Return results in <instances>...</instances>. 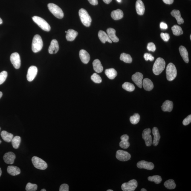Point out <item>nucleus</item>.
I'll list each match as a JSON object with an SVG mask.
<instances>
[{
	"label": "nucleus",
	"instance_id": "f257e3e1",
	"mask_svg": "<svg viewBox=\"0 0 191 191\" xmlns=\"http://www.w3.org/2000/svg\"><path fill=\"white\" fill-rule=\"evenodd\" d=\"M166 63L163 58L159 57L154 64L153 72L156 75H159L162 72L165 67Z\"/></svg>",
	"mask_w": 191,
	"mask_h": 191
},
{
	"label": "nucleus",
	"instance_id": "f03ea898",
	"mask_svg": "<svg viewBox=\"0 0 191 191\" xmlns=\"http://www.w3.org/2000/svg\"><path fill=\"white\" fill-rule=\"evenodd\" d=\"M43 45V42L40 36L38 34L35 35L32 43V49L33 52L36 53L40 51L42 49Z\"/></svg>",
	"mask_w": 191,
	"mask_h": 191
},
{
	"label": "nucleus",
	"instance_id": "7ed1b4c3",
	"mask_svg": "<svg viewBox=\"0 0 191 191\" xmlns=\"http://www.w3.org/2000/svg\"><path fill=\"white\" fill-rule=\"evenodd\" d=\"M79 14L82 24L86 27H89L91 25L92 19L86 10L83 8L79 10Z\"/></svg>",
	"mask_w": 191,
	"mask_h": 191
},
{
	"label": "nucleus",
	"instance_id": "20e7f679",
	"mask_svg": "<svg viewBox=\"0 0 191 191\" xmlns=\"http://www.w3.org/2000/svg\"><path fill=\"white\" fill-rule=\"evenodd\" d=\"M166 78L169 81H172L176 78L177 71L175 65L172 63L168 64L166 69Z\"/></svg>",
	"mask_w": 191,
	"mask_h": 191
},
{
	"label": "nucleus",
	"instance_id": "39448f33",
	"mask_svg": "<svg viewBox=\"0 0 191 191\" xmlns=\"http://www.w3.org/2000/svg\"><path fill=\"white\" fill-rule=\"evenodd\" d=\"M48 8L50 11L54 16L58 19H61L63 18L64 13L63 11L59 6L53 3H49Z\"/></svg>",
	"mask_w": 191,
	"mask_h": 191
},
{
	"label": "nucleus",
	"instance_id": "423d86ee",
	"mask_svg": "<svg viewBox=\"0 0 191 191\" xmlns=\"http://www.w3.org/2000/svg\"><path fill=\"white\" fill-rule=\"evenodd\" d=\"M32 19L34 22L36 23L43 30L47 32L50 31L51 30V27L45 20L37 16H33Z\"/></svg>",
	"mask_w": 191,
	"mask_h": 191
},
{
	"label": "nucleus",
	"instance_id": "0eeeda50",
	"mask_svg": "<svg viewBox=\"0 0 191 191\" xmlns=\"http://www.w3.org/2000/svg\"><path fill=\"white\" fill-rule=\"evenodd\" d=\"M32 162L34 166L38 169L44 170L48 167V165L45 162L39 157L34 156L32 158Z\"/></svg>",
	"mask_w": 191,
	"mask_h": 191
},
{
	"label": "nucleus",
	"instance_id": "6e6552de",
	"mask_svg": "<svg viewBox=\"0 0 191 191\" xmlns=\"http://www.w3.org/2000/svg\"><path fill=\"white\" fill-rule=\"evenodd\" d=\"M138 186L136 180H132L127 183H124L121 186L122 190L124 191H134Z\"/></svg>",
	"mask_w": 191,
	"mask_h": 191
},
{
	"label": "nucleus",
	"instance_id": "1a4fd4ad",
	"mask_svg": "<svg viewBox=\"0 0 191 191\" xmlns=\"http://www.w3.org/2000/svg\"><path fill=\"white\" fill-rule=\"evenodd\" d=\"M151 129L148 128L144 130L142 134V138L145 140L146 146H150L152 144V138L151 135Z\"/></svg>",
	"mask_w": 191,
	"mask_h": 191
},
{
	"label": "nucleus",
	"instance_id": "9d476101",
	"mask_svg": "<svg viewBox=\"0 0 191 191\" xmlns=\"http://www.w3.org/2000/svg\"><path fill=\"white\" fill-rule=\"evenodd\" d=\"M116 158L122 161H126L130 159L131 155L129 153L123 150H118L116 153Z\"/></svg>",
	"mask_w": 191,
	"mask_h": 191
},
{
	"label": "nucleus",
	"instance_id": "9b49d317",
	"mask_svg": "<svg viewBox=\"0 0 191 191\" xmlns=\"http://www.w3.org/2000/svg\"><path fill=\"white\" fill-rule=\"evenodd\" d=\"M11 62L13 67L16 69H18L21 66V59L20 55L17 53H12L10 56Z\"/></svg>",
	"mask_w": 191,
	"mask_h": 191
},
{
	"label": "nucleus",
	"instance_id": "f8f14e48",
	"mask_svg": "<svg viewBox=\"0 0 191 191\" xmlns=\"http://www.w3.org/2000/svg\"><path fill=\"white\" fill-rule=\"evenodd\" d=\"M38 73L37 67L35 66H31L29 67L27 72V78L29 82H32L36 77Z\"/></svg>",
	"mask_w": 191,
	"mask_h": 191
},
{
	"label": "nucleus",
	"instance_id": "ddd939ff",
	"mask_svg": "<svg viewBox=\"0 0 191 191\" xmlns=\"http://www.w3.org/2000/svg\"><path fill=\"white\" fill-rule=\"evenodd\" d=\"M143 78V75L140 72H136L133 75L132 79L134 83L140 88L142 86V80Z\"/></svg>",
	"mask_w": 191,
	"mask_h": 191
},
{
	"label": "nucleus",
	"instance_id": "4468645a",
	"mask_svg": "<svg viewBox=\"0 0 191 191\" xmlns=\"http://www.w3.org/2000/svg\"><path fill=\"white\" fill-rule=\"evenodd\" d=\"M137 166L139 169H144L150 170H152L154 167V165L152 163L144 160L139 161L137 163Z\"/></svg>",
	"mask_w": 191,
	"mask_h": 191
},
{
	"label": "nucleus",
	"instance_id": "2eb2a0df",
	"mask_svg": "<svg viewBox=\"0 0 191 191\" xmlns=\"http://www.w3.org/2000/svg\"><path fill=\"white\" fill-rule=\"evenodd\" d=\"M16 159V155L14 153L9 152L4 154L3 159L5 162L8 164H13Z\"/></svg>",
	"mask_w": 191,
	"mask_h": 191
},
{
	"label": "nucleus",
	"instance_id": "dca6fc26",
	"mask_svg": "<svg viewBox=\"0 0 191 191\" xmlns=\"http://www.w3.org/2000/svg\"><path fill=\"white\" fill-rule=\"evenodd\" d=\"M59 49V43L56 39L51 41L50 45L48 49L49 53L50 54L57 53Z\"/></svg>",
	"mask_w": 191,
	"mask_h": 191
},
{
	"label": "nucleus",
	"instance_id": "f3484780",
	"mask_svg": "<svg viewBox=\"0 0 191 191\" xmlns=\"http://www.w3.org/2000/svg\"><path fill=\"white\" fill-rule=\"evenodd\" d=\"M121 141L119 143V146L123 149H126L129 148L130 144L129 142V137L127 134H124L121 137Z\"/></svg>",
	"mask_w": 191,
	"mask_h": 191
},
{
	"label": "nucleus",
	"instance_id": "a211bd4d",
	"mask_svg": "<svg viewBox=\"0 0 191 191\" xmlns=\"http://www.w3.org/2000/svg\"><path fill=\"white\" fill-rule=\"evenodd\" d=\"M79 56L81 60L84 64L88 63L90 59L89 53L84 50L82 49L80 50L79 52Z\"/></svg>",
	"mask_w": 191,
	"mask_h": 191
},
{
	"label": "nucleus",
	"instance_id": "6ab92c4d",
	"mask_svg": "<svg viewBox=\"0 0 191 191\" xmlns=\"http://www.w3.org/2000/svg\"><path fill=\"white\" fill-rule=\"evenodd\" d=\"M136 9L137 14L142 15L145 12V6L141 0H137L136 3Z\"/></svg>",
	"mask_w": 191,
	"mask_h": 191
},
{
	"label": "nucleus",
	"instance_id": "aec40b11",
	"mask_svg": "<svg viewBox=\"0 0 191 191\" xmlns=\"http://www.w3.org/2000/svg\"><path fill=\"white\" fill-rule=\"evenodd\" d=\"M152 134L154 135V140H153V144L154 146H157L158 144L160 138V135L158 128L154 127L152 130Z\"/></svg>",
	"mask_w": 191,
	"mask_h": 191
},
{
	"label": "nucleus",
	"instance_id": "412c9836",
	"mask_svg": "<svg viewBox=\"0 0 191 191\" xmlns=\"http://www.w3.org/2000/svg\"><path fill=\"white\" fill-rule=\"evenodd\" d=\"M107 34L108 35L110 39L112 41V42L113 41V42L115 43L119 42V38L116 36L115 34V30L113 28H108L107 30Z\"/></svg>",
	"mask_w": 191,
	"mask_h": 191
},
{
	"label": "nucleus",
	"instance_id": "4be33fe9",
	"mask_svg": "<svg viewBox=\"0 0 191 191\" xmlns=\"http://www.w3.org/2000/svg\"><path fill=\"white\" fill-rule=\"evenodd\" d=\"M98 36L102 43L105 44L106 42H108L111 43H112V41L110 39L107 34L103 30H100L99 31L98 33Z\"/></svg>",
	"mask_w": 191,
	"mask_h": 191
},
{
	"label": "nucleus",
	"instance_id": "5701e85b",
	"mask_svg": "<svg viewBox=\"0 0 191 191\" xmlns=\"http://www.w3.org/2000/svg\"><path fill=\"white\" fill-rule=\"evenodd\" d=\"M142 86L147 91L152 90L154 88L153 82L150 79L147 78L144 79L142 81Z\"/></svg>",
	"mask_w": 191,
	"mask_h": 191
},
{
	"label": "nucleus",
	"instance_id": "b1692460",
	"mask_svg": "<svg viewBox=\"0 0 191 191\" xmlns=\"http://www.w3.org/2000/svg\"><path fill=\"white\" fill-rule=\"evenodd\" d=\"M173 106V103L171 101L166 100L163 102L162 105V109L164 111L171 112L172 111Z\"/></svg>",
	"mask_w": 191,
	"mask_h": 191
},
{
	"label": "nucleus",
	"instance_id": "393cba45",
	"mask_svg": "<svg viewBox=\"0 0 191 191\" xmlns=\"http://www.w3.org/2000/svg\"><path fill=\"white\" fill-rule=\"evenodd\" d=\"M78 33L77 31L72 29H69L66 33V38L68 41H73L76 39Z\"/></svg>",
	"mask_w": 191,
	"mask_h": 191
},
{
	"label": "nucleus",
	"instance_id": "a878e982",
	"mask_svg": "<svg viewBox=\"0 0 191 191\" xmlns=\"http://www.w3.org/2000/svg\"><path fill=\"white\" fill-rule=\"evenodd\" d=\"M7 172L10 175L13 176H16L20 173L21 170L17 166H9L7 167Z\"/></svg>",
	"mask_w": 191,
	"mask_h": 191
},
{
	"label": "nucleus",
	"instance_id": "bb28decb",
	"mask_svg": "<svg viewBox=\"0 0 191 191\" xmlns=\"http://www.w3.org/2000/svg\"><path fill=\"white\" fill-rule=\"evenodd\" d=\"M171 15L174 17L177 20V23L179 24H181L184 23V20L182 18L181 13L179 10H173L171 12Z\"/></svg>",
	"mask_w": 191,
	"mask_h": 191
},
{
	"label": "nucleus",
	"instance_id": "cd10ccee",
	"mask_svg": "<svg viewBox=\"0 0 191 191\" xmlns=\"http://www.w3.org/2000/svg\"><path fill=\"white\" fill-rule=\"evenodd\" d=\"M180 54L184 62L188 63L189 61L188 53L186 48L183 46H181L179 48Z\"/></svg>",
	"mask_w": 191,
	"mask_h": 191
},
{
	"label": "nucleus",
	"instance_id": "c85d7f7f",
	"mask_svg": "<svg viewBox=\"0 0 191 191\" xmlns=\"http://www.w3.org/2000/svg\"><path fill=\"white\" fill-rule=\"evenodd\" d=\"M111 16L113 19L115 20H120L123 18L124 16V13L121 10L118 9L113 11L111 13Z\"/></svg>",
	"mask_w": 191,
	"mask_h": 191
},
{
	"label": "nucleus",
	"instance_id": "c756f323",
	"mask_svg": "<svg viewBox=\"0 0 191 191\" xmlns=\"http://www.w3.org/2000/svg\"><path fill=\"white\" fill-rule=\"evenodd\" d=\"M93 68L94 71L97 73L102 72L103 68L100 61L99 59H96L93 62Z\"/></svg>",
	"mask_w": 191,
	"mask_h": 191
},
{
	"label": "nucleus",
	"instance_id": "7c9ffc66",
	"mask_svg": "<svg viewBox=\"0 0 191 191\" xmlns=\"http://www.w3.org/2000/svg\"><path fill=\"white\" fill-rule=\"evenodd\" d=\"M1 136L3 140L7 142H10L13 138V134L9 133L5 131H3L1 133Z\"/></svg>",
	"mask_w": 191,
	"mask_h": 191
},
{
	"label": "nucleus",
	"instance_id": "2f4dec72",
	"mask_svg": "<svg viewBox=\"0 0 191 191\" xmlns=\"http://www.w3.org/2000/svg\"><path fill=\"white\" fill-rule=\"evenodd\" d=\"M105 73L110 79H113L117 75V71L114 68L108 69L105 70Z\"/></svg>",
	"mask_w": 191,
	"mask_h": 191
},
{
	"label": "nucleus",
	"instance_id": "473e14b6",
	"mask_svg": "<svg viewBox=\"0 0 191 191\" xmlns=\"http://www.w3.org/2000/svg\"><path fill=\"white\" fill-rule=\"evenodd\" d=\"M120 59L126 63H131L132 61V59L130 55L123 53L120 55Z\"/></svg>",
	"mask_w": 191,
	"mask_h": 191
},
{
	"label": "nucleus",
	"instance_id": "72a5a7b5",
	"mask_svg": "<svg viewBox=\"0 0 191 191\" xmlns=\"http://www.w3.org/2000/svg\"><path fill=\"white\" fill-rule=\"evenodd\" d=\"M12 146L15 149L19 148L21 142V138L19 136H16L11 140Z\"/></svg>",
	"mask_w": 191,
	"mask_h": 191
},
{
	"label": "nucleus",
	"instance_id": "f704fd0d",
	"mask_svg": "<svg viewBox=\"0 0 191 191\" xmlns=\"http://www.w3.org/2000/svg\"><path fill=\"white\" fill-rule=\"evenodd\" d=\"M172 30L173 34L175 36H179L182 34L183 32L181 27L180 26L175 25L172 27Z\"/></svg>",
	"mask_w": 191,
	"mask_h": 191
},
{
	"label": "nucleus",
	"instance_id": "c9c22d12",
	"mask_svg": "<svg viewBox=\"0 0 191 191\" xmlns=\"http://www.w3.org/2000/svg\"><path fill=\"white\" fill-rule=\"evenodd\" d=\"M164 185L166 188L169 189H175L176 187L175 181L173 180L170 179L165 182Z\"/></svg>",
	"mask_w": 191,
	"mask_h": 191
},
{
	"label": "nucleus",
	"instance_id": "e433bc0d",
	"mask_svg": "<svg viewBox=\"0 0 191 191\" xmlns=\"http://www.w3.org/2000/svg\"><path fill=\"white\" fill-rule=\"evenodd\" d=\"M123 88L127 91L132 92L135 89V86L129 82H125L122 85Z\"/></svg>",
	"mask_w": 191,
	"mask_h": 191
},
{
	"label": "nucleus",
	"instance_id": "4c0bfd02",
	"mask_svg": "<svg viewBox=\"0 0 191 191\" xmlns=\"http://www.w3.org/2000/svg\"><path fill=\"white\" fill-rule=\"evenodd\" d=\"M148 181L151 182H153L155 184H159L162 181L161 177L159 175L149 176L148 177Z\"/></svg>",
	"mask_w": 191,
	"mask_h": 191
},
{
	"label": "nucleus",
	"instance_id": "58836bf2",
	"mask_svg": "<svg viewBox=\"0 0 191 191\" xmlns=\"http://www.w3.org/2000/svg\"><path fill=\"white\" fill-rule=\"evenodd\" d=\"M140 116L138 113L134 114L133 115L131 116L130 117V120L132 124H137L140 121Z\"/></svg>",
	"mask_w": 191,
	"mask_h": 191
},
{
	"label": "nucleus",
	"instance_id": "ea45409f",
	"mask_svg": "<svg viewBox=\"0 0 191 191\" xmlns=\"http://www.w3.org/2000/svg\"><path fill=\"white\" fill-rule=\"evenodd\" d=\"M37 185L28 183L26 186V190L27 191H36L37 190Z\"/></svg>",
	"mask_w": 191,
	"mask_h": 191
},
{
	"label": "nucleus",
	"instance_id": "a19ab883",
	"mask_svg": "<svg viewBox=\"0 0 191 191\" xmlns=\"http://www.w3.org/2000/svg\"><path fill=\"white\" fill-rule=\"evenodd\" d=\"M91 80L96 83H100L102 82V80L100 76L97 73H94L91 76Z\"/></svg>",
	"mask_w": 191,
	"mask_h": 191
},
{
	"label": "nucleus",
	"instance_id": "79ce46f5",
	"mask_svg": "<svg viewBox=\"0 0 191 191\" xmlns=\"http://www.w3.org/2000/svg\"><path fill=\"white\" fill-rule=\"evenodd\" d=\"M7 73L6 71H3L0 73V85L2 84L7 78Z\"/></svg>",
	"mask_w": 191,
	"mask_h": 191
},
{
	"label": "nucleus",
	"instance_id": "37998d69",
	"mask_svg": "<svg viewBox=\"0 0 191 191\" xmlns=\"http://www.w3.org/2000/svg\"><path fill=\"white\" fill-rule=\"evenodd\" d=\"M147 49L149 51L152 52L155 51L156 49L155 44L152 42L149 43L148 44Z\"/></svg>",
	"mask_w": 191,
	"mask_h": 191
},
{
	"label": "nucleus",
	"instance_id": "c03bdc74",
	"mask_svg": "<svg viewBox=\"0 0 191 191\" xmlns=\"http://www.w3.org/2000/svg\"><path fill=\"white\" fill-rule=\"evenodd\" d=\"M144 57L145 60L146 61L150 60L151 61L154 60V58L152 55L150 53H145L144 55Z\"/></svg>",
	"mask_w": 191,
	"mask_h": 191
},
{
	"label": "nucleus",
	"instance_id": "a18cd8bd",
	"mask_svg": "<svg viewBox=\"0 0 191 191\" xmlns=\"http://www.w3.org/2000/svg\"><path fill=\"white\" fill-rule=\"evenodd\" d=\"M160 36L163 40L165 42H168L170 38V36L169 34L167 33H161L160 34Z\"/></svg>",
	"mask_w": 191,
	"mask_h": 191
},
{
	"label": "nucleus",
	"instance_id": "49530a36",
	"mask_svg": "<svg viewBox=\"0 0 191 191\" xmlns=\"http://www.w3.org/2000/svg\"><path fill=\"white\" fill-rule=\"evenodd\" d=\"M191 122V115H189L187 117L184 119L183 121V124L185 126H186L189 124H190Z\"/></svg>",
	"mask_w": 191,
	"mask_h": 191
},
{
	"label": "nucleus",
	"instance_id": "de8ad7c7",
	"mask_svg": "<svg viewBox=\"0 0 191 191\" xmlns=\"http://www.w3.org/2000/svg\"><path fill=\"white\" fill-rule=\"evenodd\" d=\"M69 186L68 184H63L61 186L60 188H59V191H68Z\"/></svg>",
	"mask_w": 191,
	"mask_h": 191
},
{
	"label": "nucleus",
	"instance_id": "09e8293b",
	"mask_svg": "<svg viewBox=\"0 0 191 191\" xmlns=\"http://www.w3.org/2000/svg\"><path fill=\"white\" fill-rule=\"evenodd\" d=\"M160 27L163 30H166L167 29L168 26L167 24L163 22H162L160 24Z\"/></svg>",
	"mask_w": 191,
	"mask_h": 191
},
{
	"label": "nucleus",
	"instance_id": "8fccbe9b",
	"mask_svg": "<svg viewBox=\"0 0 191 191\" xmlns=\"http://www.w3.org/2000/svg\"><path fill=\"white\" fill-rule=\"evenodd\" d=\"M88 1L91 5H96L98 4V1L97 0H88Z\"/></svg>",
	"mask_w": 191,
	"mask_h": 191
},
{
	"label": "nucleus",
	"instance_id": "3c124183",
	"mask_svg": "<svg viewBox=\"0 0 191 191\" xmlns=\"http://www.w3.org/2000/svg\"><path fill=\"white\" fill-rule=\"evenodd\" d=\"M163 2L166 4H171L173 3L174 0H163Z\"/></svg>",
	"mask_w": 191,
	"mask_h": 191
},
{
	"label": "nucleus",
	"instance_id": "603ef678",
	"mask_svg": "<svg viewBox=\"0 0 191 191\" xmlns=\"http://www.w3.org/2000/svg\"><path fill=\"white\" fill-rule=\"evenodd\" d=\"M103 1L105 3L108 4H109L112 1V0H103Z\"/></svg>",
	"mask_w": 191,
	"mask_h": 191
},
{
	"label": "nucleus",
	"instance_id": "864d4df0",
	"mask_svg": "<svg viewBox=\"0 0 191 191\" xmlns=\"http://www.w3.org/2000/svg\"><path fill=\"white\" fill-rule=\"evenodd\" d=\"M2 95H3L2 92H0V99L1 98V97H2Z\"/></svg>",
	"mask_w": 191,
	"mask_h": 191
},
{
	"label": "nucleus",
	"instance_id": "5fc2aeb1",
	"mask_svg": "<svg viewBox=\"0 0 191 191\" xmlns=\"http://www.w3.org/2000/svg\"><path fill=\"white\" fill-rule=\"evenodd\" d=\"M3 23V21L2 19L0 18V24H2Z\"/></svg>",
	"mask_w": 191,
	"mask_h": 191
},
{
	"label": "nucleus",
	"instance_id": "6e6d98bb",
	"mask_svg": "<svg viewBox=\"0 0 191 191\" xmlns=\"http://www.w3.org/2000/svg\"><path fill=\"white\" fill-rule=\"evenodd\" d=\"M141 191H146L147 190H146V189H145L144 188H142L141 189Z\"/></svg>",
	"mask_w": 191,
	"mask_h": 191
},
{
	"label": "nucleus",
	"instance_id": "4d7b16f0",
	"mask_svg": "<svg viewBox=\"0 0 191 191\" xmlns=\"http://www.w3.org/2000/svg\"><path fill=\"white\" fill-rule=\"evenodd\" d=\"M1 174H2V171H1V168H0V177L1 176Z\"/></svg>",
	"mask_w": 191,
	"mask_h": 191
},
{
	"label": "nucleus",
	"instance_id": "13d9d810",
	"mask_svg": "<svg viewBox=\"0 0 191 191\" xmlns=\"http://www.w3.org/2000/svg\"><path fill=\"white\" fill-rule=\"evenodd\" d=\"M117 1L119 3H121V0H117Z\"/></svg>",
	"mask_w": 191,
	"mask_h": 191
},
{
	"label": "nucleus",
	"instance_id": "bf43d9fd",
	"mask_svg": "<svg viewBox=\"0 0 191 191\" xmlns=\"http://www.w3.org/2000/svg\"><path fill=\"white\" fill-rule=\"evenodd\" d=\"M41 191H46V190L45 189H42V190H41Z\"/></svg>",
	"mask_w": 191,
	"mask_h": 191
},
{
	"label": "nucleus",
	"instance_id": "052dcab7",
	"mask_svg": "<svg viewBox=\"0 0 191 191\" xmlns=\"http://www.w3.org/2000/svg\"><path fill=\"white\" fill-rule=\"evenodd\" d=\"M107 191H113V190H111V189H109V190H108Z\"/></svg>",
	"mask_w": 191,
	"mask_h": 191
},
{
	"label": "nucleus",
	"instance_id": "680f3d73",
	"mask_svg": "<svg viewBox=\"0 0 191 191\" xmlns=\"http://www.w3.org/2000/svg\"><path fill=\"white\" fill-rule=\"evenodd\" d=\"M1 140H0V144H1Z\"/></svg>",
	"mask_w": 191,
	"mask_h": 191
},
{
	"label": "nucleus",
	"instance_id": "e2e57ef3",
	"mask_svg": "<svg viewBox=\"0 0 191 191\" xmlns=\"http://www.w3.org/2000/svg\"><path fill=\"white\" fill-rule=\"evenodd\" d=\"M190 39H191V35H190Z\"/></svg>",
	"mask_w": 191,
	"mask_h": 191
},
{
	"label": "nucleus",
	"instance_id": "0e129e2a",
	"mask_svg": "<svg viewBox=\"0 0 191 191\" xmlns=\"http://www.w3.org/2000/svg\"><path fill=\"white\" fill-rule=\"evenodd\" d=\"M67 31H65V32L66 33H67Z\"/></svg>",
	"mask_w": 191,
	"mask_h": 191
},
{
	"label": "nucleus",
	"instance_id": "69168bd1",
	"mask_svg": "<svg viewBox=\"0 0 191 191\" xmlns=\"http://www.w3.org/2000/svg\"><path fill=\"white\" fill-rule=\"evenodd\" d=\"M0 130H1V128H0Z\"/></svg>",
	"mask_w": 191,
	"mask_h": 191
}]
</instances>
